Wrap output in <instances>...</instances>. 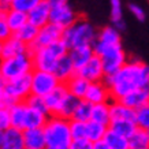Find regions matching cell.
<instances>
[{"instance_id": "1", "label": "cell", "mask_w": 149, "mask_h": 149, "mask_svg": "<svg viewBox=\"0 0 149 149\" xmlns=\"http://www.w3.org/2000/svg\"><path fill=\"white\" fill-rule=\"evenodd\" d=\"M104 82L112 100H122L130 92L149 86V66L140 59H129L118 72L104 78Z\"/></svg>"}, {"instance_id": "2", "label": "cell", "mask_w": 149, "mask_h": 149, "mask_svg": "<svg viewBox=\"0 0 149 149\" xmlns=\"http://www.w3.org/2000/svg\"><path fill=\"white\" fill-rule=\"evenodd\" d=\"M97 33L99 30L88 19L79 17V19L75 23L63 29L62 40L68 47V49L77 48V47L93 45L97 40Z\"/></svg>"}, {"instance_id": "3", "label": "cell", "mask_w": 149, "mask_h": 149, "mask_svg": "<svg viewBox=\"0 0 149 149\" xmlns=\"http://www.w3.org/2000/svg\"><path fill=\"white\" fill-rule=\"evenodd\" d=\"M48 148H68L72 141L70 120L60 116H49L42 127Z\"/></svg>"}, {"instance_id": "4", "label": "cell", "mask_w": 149, "mask_h": 149, "mask_svg": "<svg viewBox=\"0 0 149 149\" xmlns=\"http://www.w3.org/2000/svg\"><path fill=\"white\" fill-rule=\"evenodd\" d=\"M93 51H95V55H97L101 59L105 77L118 72L129 60L122 44L120 45H108V44L96 41L93 44Z\"/></svg>"}, {"instance_id": "5", "label": "cell", "mask_w": 149, "mask_h": 149, "mask_svg": "<svg viewBox=\"0 0 149 149\" xmlns=\"http://www.w3.org/2000/svg\"><path fill=\"white\" fill-rule=\"evenodd\" d=\"M68 51H70L68 47L60 38V40L55 41V42L41 48V49L30 52L32 54V60H33V67H34V70L54 72L56 62L60 58L68 55Z\"/></svg>"}, {"instance_id": "6", "label": "cell", "mask_w": 149, "mask_h": 149, "mask_svg": "<svg viewBox=\"0 0 149 149\" xmlns=\"http://www.w3.org/2000/svg\"><path fill=\"white\" fill-rule=\"evenodd\" d=\"M33 70L34 67L30 52L17 55L13 58L0 59V75L4 82L13 81L23 75H29L32 74Z\"/></svg>"}, {"instance_id": "7", "label": "cell", "mask_w": 149, "mask_h": 149, "mask_svg": "<svg viewBox=\"0 0 149 149\" xmlns=\"http://www.w3.org/2000/svg\"><path fill=\"white\" fill-rule=\"evenodd\" d=\"M62 82L59 81L54 72L33 70L32 71V95L45 97L55 91Z\"/></svg>"}, {"instance_id": "8", "label": "cell", "mask_w": 149, "mask_h": 149, "mask_svg": "<svg viewBox=\"0 0 149 149\" xmlns=\"http://www.w3.org/2000/svg\"><path fill=\"white\" fill-rule=\"evenodd\" d=\"M79 19V15L75 10L72 8L70 3H58V4H51L49 13V22L54 25H58L62 29L71 26Z\"/></svg>"}, {"instance_id": "9", "label": "cell", "mask_w": 149, "mask_h": 149, "mask_svg": "<svg viewBox=\"0 0 149 149\" xmlns=\"http://www.w3.org/2000/svg\"><path fill=\"white\" fill-rule=\"evenodd\" d=\"M6 95L15 103L26 101L27 97L32 95V74L23 75L13 81H7L4 85Z\"/></svg>"}, {"instance_id": "10", "label": "cell", "mask_w": 149, "mask_h": 149, "mask_svg": "<svg viewBox=\"0 0 149 149\" xmlns=\"http://www.w3.org/2000/svg\"><path fill=\"white\" fill-rule=\"evenodd\" d=\"M62 34H63V29L62 27H59L58 25H54V23H51V22L47 23L45 26L38 29V34H37L36 40L29 45V52L38 51L41 48H44V47L55 42V41L60 40Z\"/></svg>"}, {"instance_id": "11", "label": "cell", "mask_w": 149, "mask_h": 149, "mask_svg": "<svg viewBox=\"0 0 149 149\" xmlns=\"http://www.w3.org/2000/svg\"><path fill=\"white\" fill-rule=\"evenodd\" d=\"M77 74L79 77L85 78L88 82H100L104 81V78H105V72H104L101 59L97 55H95L85 66H82L77 71Z\"/></svg>"}, {"instance_id": "12", "label": "cell", "mask_w": 149, "mask_h": 149, "mask_svg": "<svg viewBox=\"0 0 149 149\" xmlns=\"http://www.w3.org/2000/svg\"><path fill=\"white\" fill-rule=\"evenodd\" d=\"M84 99L95 105V104L109 103L112 97H111V92H109V88L107 86V84L104 81H100L89 84V88H88Z\"/></svg>"}, {"instance_id": "13", "label": "cell", "mask_w": 149, "mask_h": 149, "mask_svg": "<svg viewBox=\"0 0 149 149\" xmlns=\"http://www.w3.org/2000/svg\"><path fill=\"white\" fill-rule=\"evenodd\" d=\"M49 13L51 4L47 0H42L40 4L27 14V22L40 29V27L45 26L47 23H49Z\"/></svg>"}, {"instance_id": "14", "label": "cell", "mask_w": 149, "mask_h": 149, "mask_svg": "<svg viewBox=\"0 0 149 149\" xmlns=\"http://www.w3.org/2000/svg\"><path fill=\"white\" fill-rule=\"evenodd\" d=\"M120 101L123 104H126L127 107L133 108L134 111H138L142 107H146V105H149V86L130 92Z\"/></svg>"}, {"instance_id": "15", "label": "cell", "mask_w": 149, "mask_h": 149, "mask_svg": "<svg viewBox=\"0 0 149 149\" xmlns=\"http://www.w3.org/2000/svg\"><path fill=\"white\" fill-rule=\"evenodd\" d=\"M29 52V47L26 44H23L17 36H11L7 40L1 41V54H0V59H7L13 58L17 55L26 54Z\"/></svg>"}, {"instance_id": "16", "label": "cell", "mask_w": 149, "mask_h": 149, "mask_svg": "<svg viewBox=\"0 0 149 149\" xmlns=\"http://www.w3.org/2000/svg\"><path fill=\"white\" fill-rule=\"evenodd\" d=\"M68 95V91L64 84H60V85L52 91L49 95H47L44 97L47 104V108H48V112H49V116H55L58 113V109L60 107V104L63 103V100L66 99V96Z\"/></svg>"}, {"instance_id": "17", "label": "cell", "mask_w": 149, "mask_h": 149, "mask_svg": "<svg viewBox=\"0 0 149 149\" xmlns=\"http://www.w3.org/2000/svg\"><path fill=\"white\" fill-rule=\"evenodd\" d=\"M68 56L71 59L72 64L75 70H79L82 66H85L93 56H95V51L93 45H85V47H77V48H71L68 51Z\"/></svg>"}, {"instance_id": "18", "label": "cell", "mask_w": 149, "mask_h": 149, "mask_svg": "<svg viewBox=\"0 0 149 149\" xmlns=\"http://www.w3.org/2000/svg\"><path fill=\"white\" fill-rule=\"evenodd\" d=\"M109 109H111V120H136L137 111L127 107L120 100H111Z\"/></svg>"}, {"instance_id": "19", "label": "cell", "mask_w": 149, "mask_h": 149, "mask_svg": "<svg viewBox=\"0 0 149 149\" xmlns=\"http://www.w3.org/2000/svg\"><path fill=\"white\" fill-rule=\"evenodd\" d=\"M54 74L56 75V78H58L62 84H66L70 78L74 77V75L77 74V70H75V67H74V64H72L71 59H70L68 55L60 58L58 62H56Z\"/></svg>"}, {"instance_id": "20", "label": "cell", "mask_w": 149, "mask_h": 149, "mask_svg": "<svg viewBox=\"0 0 149 149\" xmlns=\"http://www.w3.org/2000/svg\"><path fill=\"white\" fill-rule=\"evenodd\" d=\"M1 149H26L25 140H23V131L15 127H10L8 130H6L3 133Z\"/></svg>"}, {"instance_id": "21", "label": "cell", "mask_w": 149, "mask_h": 149, "mask_svg": "<svg viewBox=\"0 0 149 149\" xmlns=\"http://www.w3.org/2000/svg\"><path fill=\"white\" fill-rule=\"evenodd\" d=\"M23 140L26 149H47V141L42 129L23 130Z\"/></svg>"}, {"instance_id": "22", "label": "cell", "mask_w": 149, "mask_h": 149, "mask_svg": "<svg viewBox=\"0 0 149 149\" xmlns=\"http://www.w3.org/2000/svg\"><path fill=\"white\" fill-rule=\"evenodd\" d=\"M49 115L42 113L37 109H33L27 105L26 115H25V122H23V130H29V129H42L45 126L47 120H48Z\"/></svg>"}, {"instance_id": "23", "label": "cell", "mask_w": 149, "mask_h": 149, "mask_svg": "<svg viewBox=\"0 0 149 149\" xmlns=\"http://www.w3.org/2000/svg\"><path fill=\"white\" fill-rule=\"evenodd\" d=\"M89 84H91V82H88L85 78H82V77H79L78 74H75V75L70 78L64 85H66V88H67V91L70 95L75 96L77 99L82 100L86 95V91H88V88H89Z\"/></svg>"}, {"instance_id": "24", "label": "cell", "mask_w": 149, "mask_h": 149, "mask_svg": "<svg viewBox=\"0 0 149 149\" xmlns=\"http://www.w3.org/2000/svg\"><path fill=\"white\" fill-rule=\"evenodd\" d=\"M109 17L112 26L122 33L126 30V22L123 18V3L122 0H109Z\"/></svg>"}, {"instance_id": "25", "label": "cell", "mask_w": 149, "mask_h": 149, "mask_svg": "<svg viewBox=\"0 0 149 149\" xmlns=\"http://www.w3.org/2000/svg\"><path fill=\"white\" fill-rule=\"evenodd\" d=\"M103 44H108V45H120L122 44V34L115 26L108 25L100 29L97 33V40Z\"/></svg>"}, {"instance_id": "26", "label": "cell", "mask_w": 149, "mask_h": 149, "mask_svg": "<svg viewBox=\"0 0 149 149\" xmlns=\"http://www.w3.org/2000/svg\"><path fill=\"white\" fill-rule=\"evenodd\" d=\"M27 104L25 101L14 103L10 107V118H11V127L19 129L23 131V122H25V115H26Z\"/></svg>"}, {"instance_id": "27", "label": "cell", "mask_w": 149, "mask_h": 149, "mask_svg": "<svg viewBox=\"0 0 149 149\" xmlns=\"http://www.w3.org/2000/svg\"><path fill=\"white\" fill-rule=\"evenodd\" d=\"M6 19H7L8 27L11 29L13 34H15L19 29H22L27 23V14L18 11V10L10 8L6 11Z\"/></svg>"}, {"instance_id": "28", "label": "cell", "mask_w": 149, "mask_h": 149, "mask_svg": "<svg viewBox=\"0 0 149 149\" xmlns=\"http://www.w3.org/2000/svg\"><path fill=\"white\" fill-rule=\"evenodd\" d=\"M108 129L129 140L133 136V133L138 129V126L136 120H111Z\"/></svg>"}, {"instance_id": "29", "label": "cell", "mask_w": 149, "mask_h": 149, "mask_svg": "<svg viewBox=\"0 0 149 149\" xmlns=\"http://www.w3.org/2000/svg\"><path fill=\"white\" fill-rule=\"evenodd\" d=\"M111 103V101H109ZM109 103L95 104L92 108V119L93 122L101 123L105 126H109L111 123V109H109Z\"/></svg>"}, {"instance_id": "30", "label": "cell", "mask_w": 149, "mask_h": 149, "mask_svg": "<svg viewBox=\"0 0 149 149\" xmlns=\"http://www.w3.org/2000/svg\"><path fill=\"white\" fill-rule=\"evenodd\" d=\"M79 103V99H77L75 96H72L68 93L66 96V99L63 100V103L60 104V107L58 109V113L55 116H60V118H64V119H68L71 120L72 119V115L75 112L77 109V105Z\"/></svg>"}, {"instance_id": "31", "label": "cell", "mask_w": 149, "mask_h": 149, "mask_svg": "<svg viewBox=\"0 0 149 149\" xmlns=\"http://www.w3.org/2000/svg\"><path fill=\"white\" fill-rule=\"evenodd\" d=\"M107 131H108V126H105V125L93 122V120L86 122V138L91 140L92 142L104 140Z\"/></svg>"}, {"instance_id": "32", "label": "cell", "mask_w": 149, "mask_h": 149, "mask_svg": "<svg viewBox=\"0 0 149 149\" xmlns=\"http://www.w3.org/2000/svg\"><path fill=\"white\" fill-rule=\"evenodd\" d=\"M129 149H149V133L144 129H137L129 138Z\"/></svg>"}, {"instance_id": "33", "label": "cell", "mask_w": 149, "mask_h": 149, "mask_svg": "<svg viewBox=\"0 0 149 149\" xmlns=\"http://www.w3.org/2000/svg\"><path fill=\"white\" fill-rule=\"evenodd\" d=\"M92 108H93V104L86 101L85 99L79 100L71 120H78V122H84V123L89 122L92 119Z\"/></svg>"}, {"instance_id": "34", "label": "cell", "mask_w": 149, "mask_h": 149, "mask_svg": "<svg viewBox=\"0 0 149 149\" xmlns=\"http://www.w3.org/2000/svg\"><path fill=\"white\" fill-rule=\"evenodd\" d=\"M37 34H38V27L33 26L32 23L27 22L26 25H25L22 29H19V30L15 33L14 36H17L19 40L22 41L23 44H26V45L29 47L33 42V41L36 40Z\"/></svg>"}, {"instance_id": "35", "label": "cell", "mask_w": 149, "mask_h": 149, "mask_svg": "<svg viewBox=\"0 0 149 149\" xmlns=\"http://www.w3.org/2000/svg\"><path fill=\"white\" fill-rule=\"evenodd\" d=\"M104 141L109 145L111 149H129V140L116 134L115 131L109 130V129L104 137Z\"/></svg>"}, {"instance_id": "36", "label": "cell", "mask_w": 149, "mask_h": 149, "mask_svg": "<svg viewBox=\"0 0 149 149\" xmlns=\"http://www.w3.org/2000/svg\"><path fill=\"white\" fill-rule=\"evenodd\" d=\"M42 0H13V4H11V8L18 10V11H22L25 14H29L34 7L40 4Z\"/></svg>"}, {"instance_id": "37", "label": "cell", "mask_w": 149, "mask_h": 149, "mask_svg": "<svg viewBox=\"0 0 149 149\" xmlns=\"http://www.w3.org/2000/svg\"><path fill=\"white\" fill-rule=\"evenodd\" d=\"M25 103L33 109H37V111H40L42 113H47V115H49L48 112V108H47V104H45V100L44 97H40V96H34V95H30L27 97V100Z\"/></svg>"}, {"instance_id": "38", "label": "cell", "mask_w": 149, "mask_h": 149, "mask_svg": "<svg viewBox=\"0 0 149 149\" xmlns=\"http://www.w3.org/2000/svg\"><path fill=\"white\" fill-rule=\"evenodd\" d=\"M70 131H71L72 140L86 138V123L78 120H70Z\"/></svg>"}, {"instance_id": "39", "label": "cell", "mask_w": 149, "mask_h": 149, "mask_svg": "<svg viewBox=\"0 0 149 149\" xmlns=\"http://www.w3.org/2000/svg\"><path fill=\"white\" fill-rule=\"evenodd\" d=\"M136 123L140 129L149 131V105L142 107L136 113Z\"/></svg>"}, {"instance_id": "40", "label": "cell", "mask_w": 149, "mask_h": 149, "mask_svg": "<svg viewBox=\"0 0 149 149\" xmlns=\"http://www.w3.org/2000/svg\"><path fill=\"white\" fill-rule=\"evenodd\" d=\"M11 36H13V32L8 27V23H7V19H6V11L0 10V41L7 40Z\"/></svg>"}, {"instance_id": "41", "label": "cell", "mask_w": 149, "mask_h": 149, "mask_svg": "<svg viewBox=\"0 0 149 149\" xmlns=\"http://www.w3.org/2000/svg\"><path fill=\"white\" fill-rule=\"evenodd\" d=\"M11 127V118H10V108L0 107V131L4 133Z\"/></svg>"}, {"instance_id": "42", "label": "cell", "mask_w": 149, "mask_h": 149, "mask_svg": "<svg viewBox=\"0 0 149 149\" xmlns=\"http://www.w3.org/2000/svg\"><path fill=\"white\" fill-rule=\"evenodd\" d=\"M127 8L130 11V14L137 19V21H140V22H144L145 18H146V13H145L144 7H141L140 4H137V3H130V4L127 6Z\"/></svg>"}, {"instance_id": "43", "label": "cell", "mask_w": 149, "mask_h": 149, "mask_svg": "<svg viewBox=\"0 0 149 149\" xmlns=\"http://www.w3.org/2000/svg\"><path fill=\"white\" fill-rule=\"evenodd\" d=\"M68 149H93V142L88 138H79V140H72Z\"/></svg>"}, {"instance_id": "44", "label": "cell", "mask_w": 149, "mask_h": 149, "mask_svg": "<svg viewBox=\"0 0 149 149\" xmlns=\"http://www.w3.org/2000/svg\"><path fill=\"white\" fill-rule=\"evenodd\" d=\"M93 149H111L109 148V145L105 142L104 140L101 141H96V142H93Z\"/></svg>"}, {"instance_id": "45", "label": "cell", "mask_w": 149, "mask_h": 149, "mask_svg": "<svg viewBox=\"0 0 149 149\" xmlns=\"http://www.w3.org/2000/svg\"><path fill=\"white\" fill-rule=\"evenodd\" d=\"M11 4H13V0H0V10H7L11 8Z\"/></svg>"}, {"instance_id": "46", "label": "cell", "mask_w": 149, "mask_h": 149, "mask_svg": "<svg viewBox=\"0 0 149 149\" xmlns=\"http://www.w3.org/2000/svg\"><path fill=\"white\" fill-rule=\"evenodd\" d=\"M4 85H6V82L0 78V103L3 101V99L6 97V91H4Z\"/></svg>"}, {"instance_id": "47", "label": "cell", "mask_w": 149, "mask_h": 149, "mask_svg": "<svg viewBox=\"0 0 149 149\" xmlns=\"http://www.w3.org/2000/svg\"><path fill=\"white\" fill-rule=\"evenodd\" d=\"M49 4H58V3H68V0H47Z\"/></svg>"}, {"instance_id": "48", "label": "cell", "mask_w": 149, "mask_h": 149, "mask_svg": "<svg viewBox=\"0 0 149 149\" xmlns=\"http://www.w3.org/2000/svg\"><path fill=\"white\" fill-rule=\"evenodd\" d=\"M1 142H3V131H0V149H1Z\"/></svg>"}, {"instance_id": "49", "label": "cell", "mask_w": 149, "mask_h": 149, "mask_svg": "<svg viewBox=\"0 0 149 149\" xmlns=\"http://www.w3.org/2000/svg\"><path fill=\"white\" fill-rule=\"evenodd\" d=\"M47 149H68V148H47Z\"/></svg>"}, {"instance_id": "50", "label": "cell", "mask_w": 149, "mask_h": 149, "mask_svg": "<svg viewBox=\"0 0 149 149\" xmlns=\"http://www.w3.org/2000/svg\"><path fill=\"white\" fill-rule=\"evenodd\" d=\"M0 54H1V41H0Z\"/></svg>"}, {"instance_id": "51", "label": "cell", "mask_w": 149, "mask_h": 149, "mask_svg": "<svg viewBox=\"0 0 149 149\" xmlns=\"http://www.w3.org/2000/svg\"><path fill=\"white\" fill-rule=\"evenodd\" d=\"M0 78H1V75H0Z\"/></svg>"}, {"instance_id": "52", "label": "cell", "mask_w": 149, "mask_h": 149, "mask_svg": "<svg viewBox=\"0 0 149 149\" xmlns=\"http://www.w3.org/2000/svg\"><path fill=\"white\" fill-rule=\"evenodd\" d=\"M148 133H149V131H148Z\"/></svg>"}]
</instances>
